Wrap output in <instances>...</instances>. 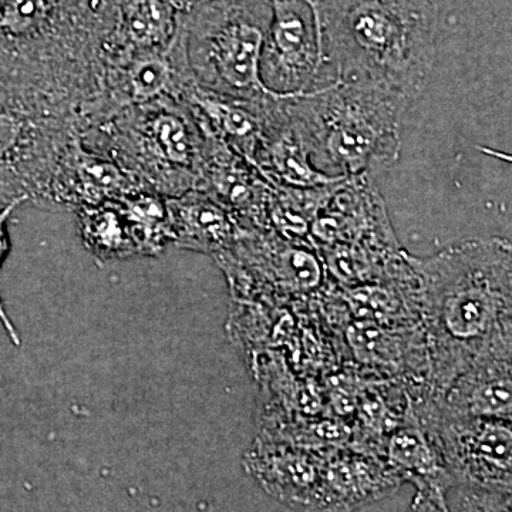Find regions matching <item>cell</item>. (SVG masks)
I'll return each mask as SVG.
<instances>
[{
  "mask_svg": "<svg viewBox=\"0 0 512 512\" xmlns=\"http://www.w3.org/2000/svg\"><path fill=\"white\" fill-rule=\"evenodd\" d=\"M409 261L429 355L426 389L443 394L478 357L512 343L511 242L467 239Z\"/></svg>",
  "mask_w": 512,
  "mask_h": 512,
  "instance_id": "obj_1",
  "label": "cell"
},
{
  "mask_svg": "<svg viewBox=\"0 0 512 512\" xmlns=\"http://www.w3.org/2000/svg\"><path fill=\"white\" fill-rule=\"evenodd\" d=\"M110 0H0V84L82 111L99 87Z\"/></svg>",
  "mask_w": 512,
  "mask_h": 512,
  "instance_id": "obj_2",
  "label": "cell"
},
{
  "mask_svg": "<svg viewBox=\"0 0 512 512\" xmlns=\"http://www.w3.org/2000/svg\"><path fill=\"white\" fill-rule=\"evenodd\" d=\"M328 86L384 87L412 101L436 60L437 0H309Z\"/></svg>",
  "mask_w": 512,
  "mask_h": 512,
  "instance_id": "obj_3",
  "label": "cell"
},
{
  "mask_svg": "<svg viewBox=\"0 0 512 512\" xmlns=\"http://www.w3.org/2000/svg\"><path fill=\"white\" fill-rule=\"evenodd\" d=\"M412 103L393 90L360 83H335L285 100L313 165L333 177L392 167L402 151L404 111Z\"/></svg>",
  "mask_w": 512,
  "mask_h": 512,
  "instance_id": "obj_4",
  "label": "cell"
},
{
  "mask_svg": "<svg viewBox=\"0 0 512 512\" xmlns=\"http://www.w3.org/2000/svg\"><path fill=\"white\" fill-rule=\"evenodd\" d=\"M80 140L123 168L141 190L161 197L183 195L200 181L205 136L181 100L128 107L82 127Z\"/></svg>",
  "mask_w": 512,
  "mask_h": 512,
  "instance_id": "obj_5",
  "label": "cell"
},
{
  "mask_svg": "<svg viewBox=\"0 0 512 512\" xmlns=\"http://www.w3.org/2000/svg\"><path fill=\"white\" fill-rule=\"evenodd\" d=\"M272 0H210L183 16L185 55L195 82L244 100L279 96L261 79Z\"/></svg>",
  "mask_w": 512,
  "mask_h": 512,
  "instance_id": "obj_6",
  "label": "cell"
},
{
  "mask_svg": "<svg viewBox=\"0 0 512 512\" xmlns=\"http://www.w3.org/2000/svg\"><path fill=\"white\" fill-rule=\"evenodd\" d=\"M80 130L73 107L0 84V207L46 210L57 161Z\"/></svg>",
  "mask_w": 512,
  "mask_h": 512,
  "instance_id": "obj_7",
  "label": "cell"
},
{
  "mask_svg": "<svg viewBox=\"0 0 512 512\" xmlns=\"http://www.w3.org/2000/svg\"><path fill=\"white\" fill-rule=\"evenodd\" d=\"M413 419L439 451L454 484L511 493V421L456 416L421 389Z\"/></svg>",
  "mask_w": 512,
  "mask_h": 512,
  "instance_id": "obj_8",
  "label": "cell"
},
{
  "mask_svg": "<svg viewBox=\"0 0 512 512\" xmlns=\"http://www.w3.org/2000/svg\"><path fill=\"white\" fill-rule=\"evenodd\" d=\"M194 77L185 55L183 22L171 45L103 60L99 87L80 111L82 127L109 119L128 107L161 99L180 100Z\"/></svg>",
  "mask_w": 512,
  "mask_h": 512,
  "instance_id": "obj_9",
  "label": "cell"
},
{
  "mask_svg": "<svg viewBox=\"0 0 512 512\" xmlns=\"http://www.w3.org/2000/svg\"><path fill=\"white\" fill-rule=\"evenodd\" d=\"M261 79L269 92L279 96H299L329 87L318 20L309 0H272Z\"/></svg>",
  "mask_w": 512,
  "mask_h": 512,
  "instance_id": "obj_10",
  "label": "cell"
},
{
  "mask_svg": "<svg viewBox=\"0 0 512 512\" xmlns=\"http://www.w3.org/2000/svg\"><path fill=\"white\" fill-rule=\"evenodd\" d=\"M311 242L316 251L336 244L400 251L372 175L346 177L330 187L312 222Z\"/></svg>",
  "mask_w": 512,
  "mask_h": 512,
  "instance_id": "obj_11",
  "label": "cell"
},
{
  "mask_svg": "<svg viewBox=\"0 0 512 512\" xmlns=\"http://www.w3.org/2000/svg\"><path fill=\"white\" fill-rule=\"evenodd\" d=\"M231 212L249 231H269L272 185L247 158L205 136L204 160L197 188Z\"/></svg>",
  "mask_w": 512,
  "mask_h": 512,
  "instance_id": "obj_12",
  "label": "cell"
},
{
  "mask_svg": "<svg viewBox=\"0 0 512 512\" xmlns=\"http://www.w3.org/2000/svg\"><path fill=\"white\" fill-rule=\"evenodd\" d=\"M136 191L141 188L133 177L110 158L89 150L77 134L57 161L46 210L76 212Z\"/></svg>",
  "mask_w": 512,
  "mask_h": 512,
  "instance_id": "obj_13",
  "label": "cell"
},
{
  "mask_svg": "<svg viewBox=\"0 0 512 512\" xmlns=\"http://www.w3.org/2000/svg\"><path fill=\"white\" fill-rule=\"evenodd\" d=\"M278 97L244 100L211 92L197 82L185 86L180 100L197 121L202 134L215 138L254 164L266 116Z\"/></svg>",
  "mask_w": 512,
  "mask_h": 512,
  "instance_id": "obj_14",
  "label": "cell"
},
{
  "mask_svg": "<svg viewBox=\"0 0 512 512\" xmlns=\"http://www.w3.org/2000/svg\"><path fill=\"white\" fill-rule=\"evenodd\" d=\"M286 97H278L266 116L254 165L268 183L289 188H318L346 177H333L312 163L305 140L286 110Z\"/></svg>",
  "mask_w": 512,
  "mask_h": 512,
  "instance_id": "obj_15",
  "label": "cell"
},
{
  "mask_svg": "<svg viewBox=\"0 0 512 512\" xmlns=\"http://www.w3.org/2000/svg\"><path fill=\"white\" fill-rule=\"evenodd\" d=\"M511 353L512 343H507L478 357L439 394L444 410L456 416L511 421Z\"/></svg>",
  "mask_w": 512,
  "mask_h": 512,
  "instance_id": "obj_16",
  "label": "cell"
},
{
  "mask_svg": "<svg viewBox=\"0 0 512 512\" xmlns=\"http://www.w3.org/2000/svg\"><path fill=\"white\" fill-rule=\"evenodd\" d=\"M167 210L171 242L217 258L234 248L249 231L231 212L200 190L167 198Z\"/></svg>",
  "mask_w": 512,
  "mask_h": 512,
  "instance_id": "obj_17",
  "label": "cell"
},
{
  "mask_svg": "<svg viewBox=\"0 0 512 512\" xmlns=\"http://www.w3.org/2000/svg\"><path fill=\"white\" fill-rule=\"evenodd\" d=\"M110 3L114 25L103 60L171 45L185 13L180 0H110Z\"/></svg>",
  "mask_w": 512,
  "mask_h": 512,
  "instance_id": "obj_18",
  "label": "cell"
},
{
  "mask_svg": "<svg viewBox=\"0 0 512 512\" xmlns=\"http://www.w3.org/2000/svg\"><path fill=\"white\" fill-rule=\"evenodd\" d=\"M255 476L279 500L298 507H323L325 457L302 451H261L254 460Z\"/></svg>",
  "mask_w": 512,
  "mask_h": 512,
  "instance_id": "obj_19",
  "label": "cell"
},
{
  "mask_svg": "<svg viewBox=\"0 0 512 512\" xmlns=\"http://www.w3.org/2000/svg\"><path fill=\"white\" fill-rule=\"evenodd\" d=\"M403 481L387 464L370 456L325 458L323 508H352L382 497Z\"/></svg>",
  "mask_w": 512,
  "mask_h": 512,
  "instance_id": "obj_20",
  "label": "cell"
},
{
  "mask_svg": "<svg viewBox=\"0 0 512 512\" xmlns=\"http://www.w3.org/2000/svg\"><path fill=\"white\" fill-rule=\"evenodd\" d=\"M120 198L76 211L84 245L99 261L140 255L133 228Z\"/></svg>",
  "mask_w": 512,
  "mask_h": 512,
  "instance_id": "obj_21",
  "label": "cell"
},
{
  "mask_svg": "<svg viewBox=\"0 0 512 512\" xmlns=\"http://www.w3.org/2000/svg\"><path fill=\"white\" fill-rule=\"evenodd\" d=\"M386 461L402 480L413 481L419 488L446 491L453 485L439 451L417 423L390 439L386 444Z\"/></svg>",
  "mask_w": 512,
  "mask_h": 512,
  "instance_id": "obj_22",
  "label": "cell"
},
{
  "mask_svg": "<svg viewBox=\"0 0 512 512\" xmlns=\"http://www.w3.org/2000/svg\"><path fill=\"white\" fill-rule=\"evenodd\" d=\"M446 491L453 493L451 512H512L511 493L464 484L451 485Z\"/></svg>",
  "mask_w": 512,
  "mask_h": 512,
  "instance_id": "obj_23",
  "label": "cell"
},
{
  "mask_svg": "<svg viewBox=\"0 0 512 512\" xmlns=\"http://www.w3.org/2000/svg\"><path fill=\"white\" fill-rule=\"evenodd\" d=\"M20 204H9L6 207H0V268L5 264L6 258H8L10 248H12V242H10L9 235V222L12 218L13 212L18 210ZM0 323L5 328L6 335L12 340L13 345H20V338L18 330L13 325L12 320L9 319L8 313L5 311L3 306L2 298H0Z\"/></svg>",
  "mask_w": 512,
  "mask_h": 512,
  "instance_id": "obj_24",
  "label": "cell"
},
{
  "mask_svg": "<svg viewBox=\"0 0 512 512\" xmlns=\"http://www.w3.org/2000/svg\"><path fill=\"white\" fill-rule=\"evenodd\" d=\"M410 512H451L446 491L436 487L419 488Z\"/></svg>",
  "mask_w": 512,
  "mask_h": 512,
  "instance_id": "obj_25",
  "label": "cell"
},
{
  "mask_svg": "<svg viewBox=\"0 0 512 512\" xmlns=\"http://www.w3.org/2000/svg\"><path fill=\"white\" fill-rule=\"evenodd\" d=\"M210 2V0H180L181 6L185 12L188 9L194 8V6L201 5V3Z\"/></svg>",
  "mask_w": 512,
  "mask_h": 512,
  "instance_id": "obj_26",
  "label": "cell"
}]
</instances>
